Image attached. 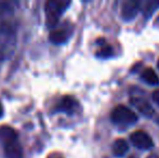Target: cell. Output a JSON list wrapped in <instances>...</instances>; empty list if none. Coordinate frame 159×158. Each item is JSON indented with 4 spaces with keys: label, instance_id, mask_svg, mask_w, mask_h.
I'll return each instance as SVG.
<instances>
[{
    "label": "cell",
    "instance_id": "cell-1",
    "mask_svg": "<svg viewBox=\"0 0 159 158\" xmlns=\"http://www.w3.org/2000/svg\"><path fill=\"white\" fill-rule=\"evenodd\" d=\"M16 27L9 20L0 21V61L8 60L16 48Z\"/></svg>",
    "mask_w": 159,
    "mask_h": 158
},
{
    "label": "cell",
    "instance_id": "cell-2",
    "mask_svg": "<svg viewBox=\"0 0 159 158\" xmlns=\"http://www.w3.org/2000/svg\"><path fill=\"white\" fill-rule=\"evenodd\" d=\"M0 142L3 146L6 158H23V148L17 132L9 126L0 127Z\"/></svg>",
    "mask_w": 159,
    "mask_h": 158
},
{
    "label": "cell",
    "instance_id": "cell-3",
    "mask_svg": "<svg viewBox=\"0 0 159 158\" xmlns=\"http://www.w3.org/2000/svg\"><path fill=\"white\" fill-rule=\"evenodd\" d=\"M69 1H55L49 0L44 6V13H46V24L48 27H55L60 21V17L65 12L68 6Z\"/></svg>",
    "mask_w": 159,
    "mask_h": 158
},
{
    "label": "cell",
    "instance_id": "cell-4",
    "mask_svg": "<svg viewBox=\"0 0 159 158\" xmlns=\"http://www.w3.org/2000/svg\"><path fill=\"white\" fill-rule=\"evenodd\" d=\"M111 121L121 127H128L138 121V115L126 105H117L111 114Z\"/></svg>",
    "mask_w": 159,
    "mask_h": 158
},
{
    "label": "cell",
    "instance_id": "cell-5",
    "mask_svg": "<svg viewBox=\"0 0 159 158\" xmlns=\"http://www.w3.org/2000/svg\"><path fill=\"white\" fill-rule=\"evenodd\" d=\"M130 141L134 147L139 150H151L154 147V141L147 132L143 130H136L130 134Z\"/></svg>",
    "mask_w": 159,
    "mask_h": 158
},
{
    "label": "cell",
    "instance_id": "cell-6",
    "mask_svg": "<svg viewBox=\"0 0 159 158\" xmlns=\"http://www.w3.org/2000/svg\"><path fill=\"white\" fill-rule=\"evenodd\" d=\"M140 1H135V0H128V1L124 2L122 3L121 12H120L121 19L126 22L133 20L139 13V11H140Z\"/></svg>",
    "mask_w": 159,
    "mask_h": 158
},
{
    "label": "cell",
    "instance_id": "cell-7",
    "mask_svg": "<svg viewBox=\"0 0 159 158\" xmlns=\"http://www.w3.org/2000/svg\"><path fill=\"white\" fill-rule=\"evenodd\" d=\"M130 102H131L132 105H133L134 107H135L136 110L141 113V114L144 115V116L152 117L154 115V113H155L154 112L153 106L149 104V102L146 101L145 99H143V97H132L131 99H130Z\"/></svg>",
    "mask_w": 159,
    "mask_h": 158
},
{
    "label": "cell",
    "instance_id": "cell-8",
    "mask_svg": "<svg viewBox=\"0 0 159 158\" xmlns=\"http://www.w3.org/2000/svg\"><path fill=\"white\" fill-rule=\"evenodd\" d=\"M78 107V102L74 99L73 97L69 95H65L59 101V103L57 104L55 111L57 112H64L67 114H71L74 113Z\"/></svg>",
    "mask_w": 159,
    "mask_h": 158
},
{
    "label": "cell",
    "instance_id": "cell-9",
    "mask_svg": "<svg viewBox=\"0 0 159 158\" xmlns=\"http://www.w3.org/2000/svg\"><path fill=\"white\" fill-rule=\"evenodd\" d=\"M69 36H70V32L65 27L55 28L49 35V40L55 44H62L68 40Z\"/></svg>",
    "mask_w": 159,
    "mask_h": 158
},
{
    "label": "cell",
    "instance_id": "cell-10",
    "mask_svg": "<svg viewBox=\"0 0 159 158\" xmlns=\"http://www.w3.org/2000/svg\"><path fill=\"white\" fill-rule=\"evenodd\" d=\"M141 77H142V79L144 80L147 84H151V86H158L159 84V77H158L157 73L152 67L144 68L142 74H141Z\"/></svg>",
    "mask_w": 159,
    "mask_h": 158
},
{
    "label": "cell",
    "instance_id": "cell-11",
    "mask_svg": "<svg viewBox=\"0 0 159 158\" xmlns=\"http://www.w3.org/2000/svg\"><path fill=\"white\" fill-rule=\"evenodd\" d=\"M129 151V144L125 139H117L113 144V153L115 156L122 157Z\"/></svg>",
    "mask_w": 159,
    "mask_h": 158
},
{
    "label": "cell",
    "instance_id": "cell-12",
    "mask_svg": "<svg viewBox=\"0 0 159 158\" xmlns=\"http://www.w3.org/2000/svg\"><path fill=\"white\" fill-rule=\"evenodd\" d=\"M159 8V1L157 0H151L147 1L143 7V14L146 17H149L151 15H153V13Z\"/></svg>",
    "mask_w": 159,
    "mask_h": 158
},
{
    "label": "cell",
    "instance_id": "cell-13",
    "mask_svg": "<svg viewBox=\"0 0 159 158\" xmlns=\"http://www.w3.org/2000/svg\"><path fill=\"white\" fill-rule=\"evenodd\" d=\"M114 55V50L109 44H103L98 51H96V56L100 59H108Z\"/></svg>",
    "mask_w": 159,
    "mask_h": 158
},
{
    "label": "cell",
    "instance_id": "cell-14",
    "mask_svg": "<svg viewBox=\"0 0 159 158\" xmlns=\"http://www.w3.org/2000/svg\"><path fill=\"white\" fill-rule=\"evenodd\" d=\"M152 99L155 102V104H157L159 106V89H156V90L152 93Z\"/></svg>",
    "mask_w": 159,
    "mask_h": 158
},
{
    "label": "cell",
    "instance_id": "cell-15",
    "mask_svg": "<svg viewBox=\"0 0 159 158\" xmlns=\"http://www.w3.org/2000/svg\"><path fill=\"white\" fill-rule=\"evenodd\" d=\"M3 116V106H2V104L0 103V118Z\"/></svg>",
    "mask_w": 159,
    "mask_h": 158
},
{
    "label": "cell",
    "instance_id": "cell-16",
    "mask_svg": "<svg viewBox=\"0 0 159 158\" xmlns=\"http://www.w3.org/2000/svg\"><path fill=\"white\" fill-rule=\"evenodd\" d=\"M146 158H159L158 155H156V154H151L149 156H147Z\"/></svg>",
    "mask_w": 159,
    "mask_h": 158
},
{
    "label": "cell",
    "instance_id": "cell-17",
    "mask_svg": "<svg viewBox=\"0 0 159 158\" xmlns=\"http://www.w3.org/2000/svg\"><path fill=\"white\" fill-rule=\"evenodd\" d=\"M130 158H138L135 156V155H132V156H130Z\"/></svg>",
    "mask_w": 159,
    "mask_h": 158
},
{
    "label": "cell",
    "instance_id": "cell-18",
    "mask_svg": "<svg viewBox=\"0 0 159 158\" xmlns=\"http://www.w3.org/2000/svg\"><path fill=\"white\" fill-rule=\"evenodd\" d=\"M49 158H62V157H54V156H51V157H49Z\"/></svg>",
    "mask_w": 159,
    "mask_h": 158
},
{
    "label": "cell",
    "instance_id": "cell-19",
    "mask_svg": "<svg viewBox=\"0 0 159 158\" xmlns=\"http://www.w3.org/2000/svg\"><path fill=\"white\" fill-rule=\"evenodd\" d=\"M157 66H158V68H159V60H158V62H157Z\"/></svg>",
    "mask_w": 159,
    "mask_h": 158
}]
</instances>
